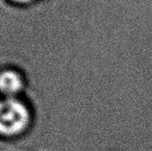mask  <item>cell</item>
<instances>
[{"mask_svg":"<svg viewBox=\"0 0 152 151\" xmlns=\"http://www.w3.org/2000/svg\"><path fill=\"white\" fill-rule=\"evenodd\" d=\"M31 120V111L24 101L18 97L0 99V136H18L26 131Z\"/></svg>","mask_w":152,"mask_h":151,"instance_id":"obj_1","label":"cell"},{"mask_svg":"<svg viewBox=\"0 0 152 151\" xmlns=\"http://www.w3.org/2000/svg\"><path fill=\"white\" fill-rule=\"evenodd\" d=\"M25 78L15 69L0 70V93L4 97H17L25 88Z\"/></svg>","mask_w":152,"mask_h":151,"instance_id":"obj_2","label":"cell"},{"mask_svg":"<svg viewBox=\"0 0 152 151\" xmlns=\"http://www.w3.org/2000/svg\"><path fill=\"white\" fill-rule=\"evenodd\" d=\"M12 2L15 5H20V6H26L30 5V4H34L36 0H11Z\"/></svg>","mask_w":152,"mask_h":151,"instance_id":"obj_3","label":"cell"}]
</instances>
